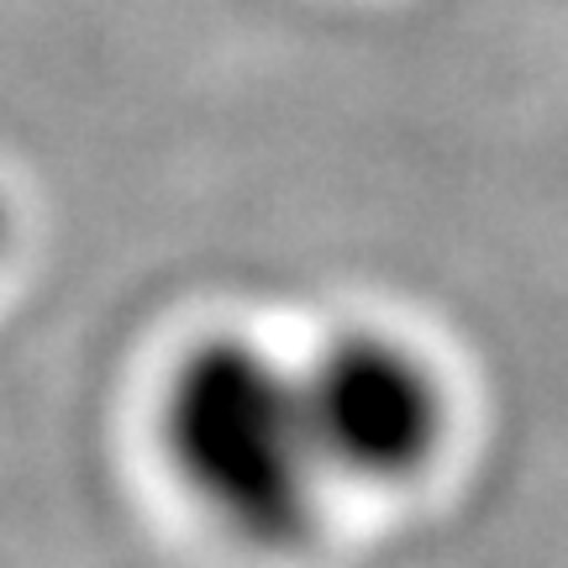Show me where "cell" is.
Wrapping results in <instances>:
<instances>
[{
	"label": "cell",
	"instance_id": "obj_1",
	"mask_svg": "<svg viewBox=\"0 0 568 568\" xmlns=\"http://www.w3.org/2000/svg\"><path fill=\"white\" fill-rule=\"evenodd\" d=\"M153 437L169 479L232 548L295 558L316 542L332 474L305 410L301 364L253 332H201L163 368Z\"/></svg>",
	"mask_w": 568,
	"mask_h": 568
},
{
	"label": "cell",
	"instance_id": "obj_2",
	"mask_svg": "<svg viewBox=\"0 0 568 568\" xmlns=\"http://www.w3.org/2000/svg\"><path fill=\"white\" fill-rule=\"evenodd\" d=\"M301 364L305 410L332 485L400 489L447 443V389L416 343L374 322L332 326Z\"/></svg>",
	"mask_w": 568,
	"mask_h": 568
},
{
	"label": "cell",
	"instance_id": "obj_3",
	"mask_svg": "<svg viewBox=\"0 0 568 568\" xmlns=\"http://www.w3.org/2000/svg\"><path fill=\"white\" fill-rule=\"evenodd\" d=\"M11 243H17V222H11V205H6V195H0V264H6Z\"/></svg>",
	"mask_w": 568,
	"mask_h": 568
}]
</instances>
